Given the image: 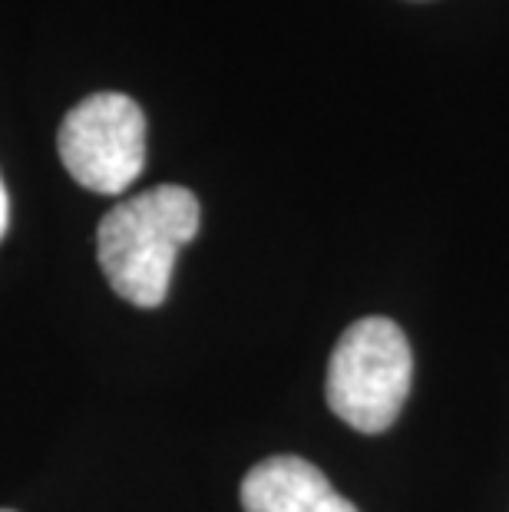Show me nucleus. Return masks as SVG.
<instances>
[{
    "label": "nucleus",
    "instance_id": "f257e3e1",
    "mask_svg": "<svg viewBox=\"0 0 509 512\" xmlns=\"http://www.w3.org/2000/svg\"><path fill=\"white\" fill-rule=\"evenodd\" d=\"M199 222V199L182 185H156L116 202L96 228V258L110 288L136 308H159Z\"/></svg>",
    "mask_w": 509,
    "mask_h": 512
},
{
    "label": "nucleus",
    "instance_id": "f03ea898",
    "mask_svg": "<svg viewBox=\"0 0 509 512\" xmlns=\"http://www.w3.org/2000/svg\"><path fill=\"white\" fill-rule=\"evenodd\" d=\"M414 377L407 334L391 318L354 321L334 344L328 364V407L361 433H384L404 410Z\"/></svg>",
    "mask_w": 509,
    "mask_h": 512
},
{
    "label": "nucleus",
    "instance_id": "7ed1b4c3",
    "mask_svg": "<svg viewBox=\"0 0 509 512\" xmlns=\"http://www.w3.org/2000/svg\"><path fill=\"white\" fill-rule=\"evenodd\" d=\"M57 152L83 189L123 195L146 166V116L126 93H93L60 123Z\"/></svg>",
    "mask_w": 509,
    "mask_h": 512
},
{
    "label": "nucleus",
    "instance_id": "20e7f679",
    "mask_svg": "<svg viewBox=\"0 0 509 512\" xmlns=\"http://www.w3.org/2000/svg\"><path fill=\"white\" fill-rule=\"evenodd\" d=\"M245 512H357L318 466L301 456H272L242 479Z\"/></svg>",
    "mask_w": 509,
    "mask_h": 512
},
{
    "label": "nucleus",
    "instance_id": "39448f33",
    "mask_svg": "<svg viewBox=\"0 0 509 512\" xmlns=\"http://www.w3.org/2000/svg\"><path fill=\"white\" fill-rule=\"evenodd\" d=\"M7 222H10V202H7V185L0 179V238L7 235Z\"/></svg>",
    "mask_w": 509,
    "mask_h": 512
},
{
    "label": "nucleus",
    "instance_id": "423d86ee",
    "mask_svg": "<svg viewBox=\"0 0 509 512\" xmlns=\"http://www.w3.org/2000/svg\"><path fill=\"white\" fill-rule=\"evenodd\" d=\"M0 512H14V509H0Z\"/></svg>",
    "mask_w": 509,
    "mask_h": 512
}]
</instances>
